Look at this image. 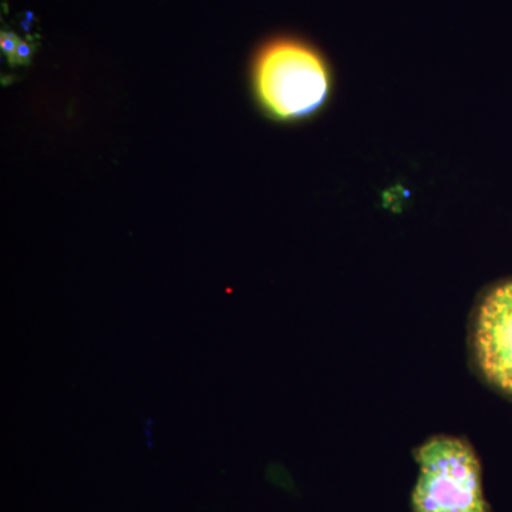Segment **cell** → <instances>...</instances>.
Segmentation results:
<instances>
[{"instance_id": "3", "label": "cell", "mask_w": 512, "mask_h": 512, "mask_svg": "<svg viewBox=\"0 0 512 512\" xmlns=\"http://www.w3.org/2000/svg\"><path fill=\"white\" fill-rule=\"evenodd\" d=\"M474 350L485 379L512 396V281L497 286L481 303Z\"/></svg>"}, {"instance_id": "4", "label": "cell", "mask_w": 512, "mask_h": 512, "mask_svg": "<svg viewBox=\"0 0 512 512\" xmlns=\"http://www.w3.org/2000/svg\"><path fill=\"white\" fill-rule=\"evenodd\" d=\"M19 43L20 39L15 33L2 32V35H0V47H2L3 55L8 57L9 63L12 62L13 57H15Z\"/></svg>"}, {"instance_id": "1", "label": "cell", "mask_w": 512, "mask_h": 512, "mask_svg": "<svg viewBox=\"0 0 512 512\" xmlns=\"http://www.w3.org/2000/svg\"><path fill=\"white\" fill-rule=\"evenodd\" d=\"M322 53L306 40L278 36L259 47L252 83L259 106L272 119L298 121L322 109L332 89Z\"/></svg>"}, {"instance_id": "5", "label": "cell", "mask_w": 512, "mask_h": 512, "mask_svg": "<svg viewBox=\"0 0 512 512\" xmlns=\"http://www.w3.org/2000/svg\"><path fill=\"white\" fill-rule=\"evenodd\" d=\"M33 55V46L26 40H20L18 50H16L15 57H13L10 66H22L28 64Z\"/></svg>"}, {"instance_id": "2", "label": "cell", "mask_w": 512, "mask_h": 512, "mask_svg": "<svg viewBox=\"0 0 512 512\" xmlns=\"http://www.w3.org/2000/svg\"><path fill=\"white\" fill-rule=\"evenodd\" d=\"M420 473L414 512H491L485 501L480 461L466 441L434 437L416 453Z\"/></svg>"}]
</instances>
